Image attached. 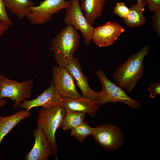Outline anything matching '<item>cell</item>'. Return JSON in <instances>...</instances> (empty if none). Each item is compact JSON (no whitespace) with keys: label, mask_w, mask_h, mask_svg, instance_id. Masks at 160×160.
<instances>
[{"label":"cell","mask_w":160,"mask_h":160,"mask_svg":"<svg viewBox=\"0 0 160 160\" xmlns=\"http://www.w3.org/2000/svg\"><path fill=\"white\" fill-rule=\"evenodd\" d=\"M85 114L75 112H66L60 127L65 131L71 129L85 121Z\"/></svg>","instance_id":"19"},{"label":"cell","mask_w":160,"mask_h":160,"mask_svg":"<svg viewBox=\"0 0 160 160\" xmlns=\"http://www.w3.org/2000/svg\"><path fill=\"white\" fill-rule=\"evenodd\" d=\"M124 31L119 23L108 21L105 24L95 28L92 41L100 47L112 45Z\"/></svg>","instance_id":"10"},{"label":"cell","mask_w":160,"mask_h":160,"mask_svg":"<svg viewBox=\"0 0 160 160\" xmlns=\"http://www.w3.org/2000/svg\"><path fill=\"white\" fill-rule=\"evenodd\" d=\"M96 73L102 86V90L97 92L95 100L100 106L108 103L119 102L133 109L141 107L139 103L130 97L121 87L108 79L103 70H98Z\"/></svg>","instance_id":"4"},{"label":"cell","mask_w":160,"mask_h":160,"mask_svg":"<svg viewBox=\"0 0 160 160\" xmlns=\"http://www.w3.org/2000/svg\"><path fill=\"white\" fill-rule=\"evenodd\" d=\"M71 0H44L37 6L29 8L30 14L26 17L32 25H40L50 21L53 15L62 9H67L71 5Z\"/></svg>","instance_id":"6"},{"label":"cell","mask_w":160,"mask_h":160,"mask_svg":"<svg viewBox=\"0 0 160 160\" xmlns=\"http://www.w3.org/2000/svg\"><path fill=\"white\" fill-rule=\"evenodd\" d=\"M70 6L66 9L64 21L67 25L73 26L80 31L83 36L85 44H90L92 41L95 28L88 23L81 9L79 0H71Z\"/></svg>","instance_id":"7"},{"label":"cell","mask_w":160,"mask_h":160,"mask_svg":"<svg viewBox=\"0 0 160 160\" xmlns=\"http://www.w3.org/2000/svg\"><path fill=\"white\" fill-rule=\"evenodd\" d=\"M34 81L33 78L19 82L0 74V101L5 98H9L15 102L14 110L19 108L21 103L31 97Z\"/></svg>","instance_id":"5"},{"label":"cell","mask_w":160,"mask_h":160,"mask_svg":"<svg viewBox=\"0 0 160 160\" xmlns=\"http://www.w3.org/2000/svg\"><path fill=\"white\" fill-rule=\"evenodd\" d=\"M9 26L0 22V37L9 29Z\"/></svg>","instance_id":"26"},{"label":"cell","mask_w":160,"mask_h":160,"mask_svg":"<svg viewBox=\"0 0 160 160\" xmlns=\"http://www.w3.org/2000/svg\"><path fill=\"white\" fill-rule=\"evenodd\" d=\"M35 143L30 152L25 156L26 160H48L54 153L42 130L40 128L33 132Z\"/></svg>","instance_id":"12"},{"label":"cell","mask_w":160,"mask_h":160,"mask_svg":"<svg viewBox=\"0 0 160 160\" xmlns=\"http://www.w3.org/2000/svg\"><path fill=\"white\" fill-rule=\"evenodd\" d=\"M65 68L76 80L82 96L90 98L95 101L98 92L93 90L89 86L87 78L82 71L78 59L74 58Z\"/></svg>","instance_id":"14"},{"label":"cell","mask_w":160,"mask_h":160,"mask_svg":"<svg viewBox=\"0 0 160 160\" xmlns=\"http://www.w3.org/2000/svg\"><path fill=\"white\" fill-rule=\"evenodd\" d=\"M109 0H105L106 2L108 1ZM127 0L128 1H135V0Z\"/></svg>","instance_id":"29"},{"label":"cell","mask_w":160,"mask_h":160,"mask_svg":"<svg viewBox=\"0 0 160 160\" xmlns=\"http://www.w3.org/2000/svg\"><path fill=\"white\" fill-rule=\"evenodd\" d=\"M30 111L21 110L7 116H0V148L4 137L21 121L29 117Z\"/></svg>","instance_id":"15"},{"label":"cell","mask_w":160,"mask_h":160,"mask_svg":"<svg viewBox=\"0 0 160 160\" xmlns=\"http://www.w3.org/2000/svg\"><path fill=\"white\" fill-rule=\"evenodd\" d=\"M149 11L155 12L160 9V0H145Z\"/></svg>","instance_id":"25"},{"label":"cell","mask_w":160,"mask_h":160,"mask_svg":"<svg viewBox=\"0 0 160 160\" xmlns=\"http://www.w3.org/2000/svg\"><path fill=\"white\" fill-rule=\"evenodd\" d=\"M92 135L98 144L107 151L117 149L124 140L122 131L111 124H105L94 128Z\"/></svg>","instance_id":"8"},{"label":"cell","mask_w":160,"mask_h":160,"mask_svg":"<svg viewBox=\"0 0 160 160\" xmlns=\"http://www.w3.org/2000/svg\"><path fill=\"white\" fill-rule=\"evenodd\" d=\"M63 97L55 88L52 81L49 87L37 96L36 98L30 100H25L21 103L19 108L30 111L33 107H55L62 105Z\"/></svg>","instance_id":"11"},{"label":"cell","mask_w":160,"mask_h":160,"mask_svg":"<svg viewBox=\"0 0 160 160\" xmlns=\"http://www.w3.org/2000/svg\"><path fill=\"white\" fill-rule=\"evenodd\" d=\"M150 97L154 98L160 94V83L154 82L150 84L148 88Z\"/></svg>","instance_id":"24"},{"label":"cell","mask_w":160,"mask_h":160,"mask_svg":"<svg viewBox=\"0 0 160 160\" xmlns=\"http://www.w3.org/2000/svg\"><path fill=\"white\" fill-rule=\"evenodd\" d=\"M113 9L115 14L123 19L126 17L129 12V8L124 2L117 3Z\"/></svg>","instance_id":"21"},{"label":"cell","mask_w":160,"mask_h":160,"mask_svg":"<svg viewBox=\"0 0 160 160\" xmlns=\"http://www.w3.org/2000/svg\"><path fill=\"white\" fill-rule=\"evenodd\" d=\"M94 129V128L91 127L84 121L71 129V135L75 137L80 142L82 143L87 137L92 135Z\"/></svg>","instance_id":"20"},{"label":"cell","mask_w":160,"mask_h":160,"mask_svg":"<svg viewBox=\"0 0 160 160\" xmlns=\"http://www.w3.org/2000/svg\"><path fill=\"white\" fill-rule=\"evenodd\" d=\"M151 23L154 32L160 36V9L155 12L151 17Z\"/></svg>","instance_id":"23"},{"label":"cell","mask_w":160,"mask_h":160,"mask_svg":"<svg viewBox=\"0 0 160 160\" xmlns=\"http://www.w3.org/2000/svg\"><path fill=\"white\" fill-rule=\"evenodd\" d=\"M149 50L148 45H145L130 56L113 73V77L117 84L129 93L132 92L143 74V60Z\"/></svg>","instance_id":"1"},{"label":"cell","mask_w":160,"mask_h":160,"mask_svg":"<svg viewBox=\"0 0 160 160\" xmlns=\"http://www.w3.org/2000/svg\"><path fill=\"white\" fill-rule=\"evenodd\" d=\"M81 1V2L82 1H84V0H80Z\"/></svg>","instance_id":"30"},{"label":"cell","mask_w":160,"mask_h":160,"mask_svg":"<svg viewBox=\"0 0 160 160\" xmlns=\"http://www.w3.org/2000/svg\"><path fill=\"white\" fill-rule=\"evenodd\" d=\"M63 105L66 112L87 113L92 117L96 116L100 107L96 101L83 96L74 99L63 97Z\"/></svg>","instance_id":"13"},{"label":"cell","mask_w":160,"mask_h":160,"mask_svg":"<svg viewBox=\"0 0 160 160\" xmlns=\"http://www.w3.org/2000/svg\"><path fill=\"white\" fill-rule=\"evenodd\" d=\"M106 2L105 0H84L81 2L80 5L81 9L91 26L94 25L96 19L102 17Z\"/></svg>","instance_id":"16"},{"label":"cell","mask_w":160,"mask_h":160,"mask_svg":"<svg viewBox=\"0 0 160 160\" xmlns=\"http://www.w3.org/2000/svg\"><path fill=\"white\" fill-rule=\"evenodd\" d=\"M81 39L78 30L70 25L63 28L53 39L50 50L58 66L65 68L74 59Z\"/></svg>","instance_id":"2"},{"label":"cell","mask_w":160,"mask_h":160,"mask_svg":"<svg viewBox=\"0 0 160 160\" xmlns=\"http://www.w3.org/2000/svg\"><path fill=\"white\" fill-rule=\"evenodd\" d=\"M65 113L63 104L53 107H41L38 113V128L41 129L45 134L53 151L55 160L57 159L58 150L55 134Z\"/></svg>","instance_id":"3"},{"label":"cell","mask_w":160,"mask_h":160,"mask_svg":"<svg viewBox=\"0 0 160 160\" xmlns=\"http://www.w3.org/2000/svg\"><path fill=\"white\" fill-rule=\"evenodd\" d=\"M129 8L128 15L123 19L126 25L129 28H134L145 25L147 18L143 14L145 10V7L137 2L132 3Z\"/></svg>","instance_id":"18"},{"label":"cell","mask_w":160,"mask_h":160,"mask_svg":"<svg viewBox=\"0 0 160 160\" xmlns=\"http://www.w3.org/2000/svg\"><path fill=\"white\" fill-rule=\"evenodd\" d=\"M0 22L9 26L12 25V21L6 12L4 0H0Z\"/></svg>","instance_id":"22"},{"label":"cell","mask_w":160,"mask_h":160,"mask_svg":"<svg viewBox=\"0 0 160 160\" xmlns=\"http://www.w3.org/2000/svg\"><path fill=\"white\" fill-rule=\"evenodd\" d=\"M7 103V102L6 100L3 99L0 101V107L6 105Z\"/></svg>","instance_id":"28"},{"label":"cell","mask_w":160,"mask_h":160,"mask_svg":"<svg viewBox=\"0 0 160 160\" xmlns=\"http://www.w3.org/2000/svg\"><path fill=\"white\" fill-rule=\"evenodd\" d=\"M4 0L5 8L21 20L30 14L29 8L34 4L31 0Z\"/></svg>","instance_id":"17"},{"label":"cell","mask_w":160,"mask_h":160,"mask_svg":"<svg viewBox=\"0 0 160 160\" xmlns=\"http://www.w3.org/2000/svg\"><path fill=\"white\" fill-rule=\"evenodd\" d=\"M52 73L55 86L63 97L74 99L82 96L77 90L74 78L65 68L53 66Z\"/></svg>","instance_id":"9"},{"label":"cell","mask_w":160,"mask_h":160,"mask_svg":"<svg viewBox=\"0 0 160 160\" xmlns=\"http://www.w3.org/2000/svg\"><path fill=\"white\" fill-rule=\"evenodd\" d=\"M137 3L144 7L147 6L145 0H137Z\"/></svg>","instance_id":"27"}]
</instances>
